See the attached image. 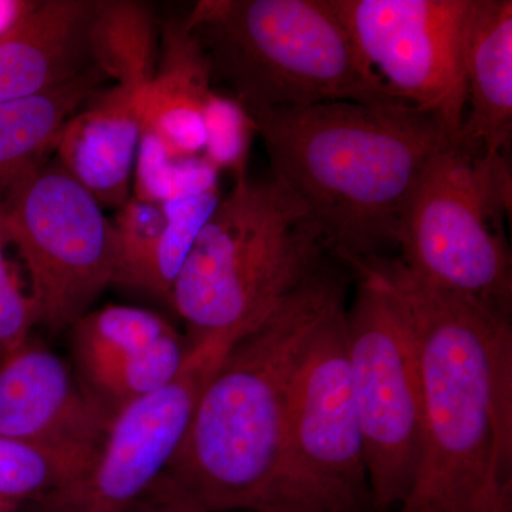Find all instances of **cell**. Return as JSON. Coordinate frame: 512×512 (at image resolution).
Returning <instances> with one entry per match:
<instances>
[{"instance_id": "cell-1", "label": "cell", "mask_w": 512, "mask_h": 512, "mask_svg": "<svg viewBox=\"0 0 512 512\" xmlns=\"http://www.w3.org/2000/svg\"><path fill=\"white\" fill-rule=\"evenodd\" d=\"M409 313L423 384L416 477L396 512H512L511 316L369 259Z\"/></svg>"}, {"instance_id": "cell-2", "label": "cell", "mask_w": 512, "mask_h": 512, "mask_svg": "<svg viewBox=\"0 0 512 512\" xmlns=\"http://www.w3.org/2000/svg\"><path fill=\"white\" fill-rule=\"evenodd\" d=\"M349 275L330 256L229 348L183 443L141 501L181 512H265L293 383L320 325L348 305Z\"/></svg>"}, {"instance_id": "cell-3", "label": "cell", "mask_w": 512, "mask_h": 512, "mask_svg": "<svg viewBox=\"0 0 512 512\" xmlns=\"http://www.w3.org/2000/svg\"><path fill=\"white\" fill-rule=\"evenodd\" d=\"M249 117L264 141L271 180L301 205L345 265L396 245L421 173L454 137L402 101H333Z\"/></svg>"}, {"instance_id": "cell-4", "label": "cell", "mask_w": 512, "mask_h": 512, "mask_svg": "<svg viewBox=\"0 0 512 512\" xmlns=\"http://www.w3.org/2000/svg\"><path fill=\"white\" fill-rule=\"evenodd\" d=\"M185 25L249 116L333 101L394 103L328 0H201Z\"/></svg>"}, {"instance_id": "cell-5", "label": "cell", "mask_w": 512, "mask_h": 512, "mask_svg": "<svg viewBox=\"0 0 512 512\" xmlns=\"http://www.w3.org/2000/svg\"><path fill=\"white\" fill-rule=\"evenodd\" d=\"M333 256L306 212L271 178H235L192 245L170 293L191 342L242 338Z\"/></svg>"}, {"instance_id": "cell-6", "label": "cell", "mask_w": 512, "mask_h": 512, "mask_svg": "<svg viewBox=\"0 0 512 512\" xmlns=\"http://www.w3.org/2000/svg\"><path fill=\"white\" fill-rule=\"evenodd\" d=\"M510 210V158H487L460 137H447L404 208L397 259L421 281L511 316L503 225Z\"/></svg>"}, {"instance_id": "cell-7", "label": "cell", "mask_w": 512, "mask_h": 512, "mask_svg": "<svg viewBox=\"0 0 512 512\" xmlns=\"http://www.w3.org/2000/svg\"><path fill=\"white\" fill-rule=\"evenodd\" d=\"M348 266L356 289L345 313L346 355L373 511L396 512L420 463L419 349L409 313L389 282L367 259Z\"/></svg>"}, {"instance_id": "cell-8", "label": "cell", "mask_w": 512, "mask_h": 512, "mask_svg": "<svg viewBox=\"0 0 512 512\" xmlns=\"http://www.w3.org/2000/svg\"><path fill=\"white\" fill-rule=\"evenodd\" d=\"M320 325L295 383L265 512L373 511L365 443L350 386L345 313Z\"/></svg>"}, {"instance_id": "cell-9", "label": "cell", "mask_w": 512, "mask_h": 512, "mask_svg": "<svg viewBox=\"0 0 512 512\" xmlns=\"http://www.w3.org/2000/svg\"><path fill=\"white\" fill-rule=\"evenodd\" d=\"M28 276L39 325L70 329L114 276L113 225L56 160L43 165L2 211Z\"/></svg>"}, {"instance_id": "cell-10", "label": "cell", "mask_w": 512, "mask_h": 512, "mask_svg": "<svg viewBox=\"0 0 512 512\" xmlns=\"http://www.w3.org/2000/svg\"><path fill=\"white\" fill-rule=\"evenodd\" d=\"M237 340L210 335L192 342L174 380L114 414L83 476L19 512H126L143 500L183 443L205 384Z\"/></svg>"}, {"instance_id": "cell-11", "label": "cell", "mask_w": 512, "mask_h": 512, "mask_svg": "<svg viewBox=\"0 0 512 512\" xmlns=\"http://www.w3.org/2000/svg\"><path fill=\"white\" fill-rule=\"evenodd\" d=\"M394 99L458 136L466 114L461 46L470 0H328Z\"/></svg>"}, {"instance_id": "cell-12", "label": "cell", "mask_w": 512, "mask_h": 512, "mask_svg": "<svg viewBox=\"0 0 512 512\" xmlns=\"http://www.w3.org/2000/svg\"><path fill=\"white\" fill-rule=\"evenodd\" d=\"M113 414L87 392L72 365L30 336L0 359V434L101 446Z\"/></svg>"}, {"instance_id": "cell-13", "label": "cell", "mask_w": 512, "mask_h": 512, "mask_svg": "<svg viewBox=\"0 0 512 512\" xmlns=\"http://www.w3.org/2000/svg\"><path fill=\"white\" fill-rule=\"evenodd\" d=\"M173 330L163 316L136 306L89 311L70 328L73 370L101 406L117 413L160 386L161 339Z\"/></svg>"}, {"instance_id": "cell-14", "label": "cell", "mask_w": 512, "mask_h": 512, "mask_svg": "<svg viewBox=\"0 0 512 512\" xmlns=\"http://www.w3.org/2000/svg\"><path fill=\"white\" fill-rule=\"evenodd\" d=\"M146 89L114 86L94 94L67 120L57 140V163L101 207L119 210L131 197Z\"/></svg>"}, {"instance_id": "cell-15", "label": "cell", "mask_w": 512, "mask_h": 512, "mask_svg": "<svg viewBox=\"0 0 512 512\" xmlns=\"http://www.w3.org/2000/svg\"><path fill=\"white\" fill-rule=\"evenodd\" d=\"M94 0L32 2L0 36V103L26 99L92 69Z\"/></svg>"}, {"instance_id": "cell-16", "label": "cell", "mask_w": 512, "mask_h": 512, "mask_svg": "<svg viewBox=\"0 0 512 512\" xmlns=\"http://www.w3.org/2000/svg\"><path fill=\"white\" fill-rule=\"evenodd\" d=\"M466 114L458 137L487 158H510L512 2L470 0L461 46Z\"/></svg>"}, {"instance_id": "cell-17", "label": "cell", "mask_w": 512, "mask_h": 512, "mask_svg": "<svg viewBox=\"0 0 512 512\" xmlns=\"http://www.w3.org/2000/svg\"><path fill=\"white\" fill-rule=\"evenodd\" d=\"M207 57L185 20H170L161 33L156 74L144 92L143 136L168 156L202 158L208 106L214 90Z\"/></svg>"}, {"instance_id": "cell-18", "label": "cell", "mask_w": 512, "mask_h": 512, "mask_svg": "<svg viewBox=\"0 0 512 512\" xmlns=\"http://www.w3.org/2000/svg\"><path fill=\"white\" fill-rule=\"evenodd\" d=\"M107 80L99 70L36 96L0 103V212L16 190L49 163L64 124Z\"/></svg>"}, {"instance_id": "cell-19", "label": "cell", "mask_w": 512, "mask_h": 512, "mask_svg": "<svg viewBox=\"0 0 512 512\" xmlns=\"http://www.w3.org/2000/svg\"><path fill=\"white\" fill-rule=\"evenodd\" d=\"M158 50L150 6L134 0H94L90 60L107 80L130 90L144 89L156 74Z\"/></svg>"}, {"instance_id": "cell-20", "label": "cell", "mask_w": 512, "mask_h": 512, "mask_svg": "<svg viewBox=\"0 0 512 512\" xmlns=\"http://www.w3.org/2000/svg\"><path fill=\"white\" fill-rule=\"evenodd\" d=\"M100 446H60L0 434V500L23 505L83 476Z\"/></svg>"}, {"instance_id": "cell-21", "label": "cell", "mask_w": 512, "mask_h": 512, "mask_svg": "<svg viewBox=\"0 0 512 512\" xmlns=\"http://www.w3.org/2000/svg\"><path fill=\"white\" fill-rule=\"evenodd\" d=\"M111 225L114 238L113 284L144 292L167 225L164 204L131 195L117 210Z\"/></svg>"}, {"instance_id": "cell-22", "label": "cell", "mask_w": 512, "mask_h": 512, "mask_svg": "<svg viewBox=\"0 0 512 512\" xmlns=\"http://www.w3.org/2000/svg\"><path fill=\"white\" fill-rule=\"evenodd\" d=\"M220 200V192L214 188L164 202L167 225L158 244L144 292L170 302L175 278Z\"/></svg>"}, {"instance_id": "cell-23", "label": "cell", "mask_w": 512, "mask_h": 512, "mask_svg": "<svg viewBox=\"0 0 512 512\" xmlns=\"http://www.w3.org/2000/svg\"><path fill=\"white\" fill-rule=\"evenodd\" d=\"M218 173L204 158H174L154 138L141 137L134 167V197L158 204L218 188Z\"/></svg>"}, {"instance_id": "cell-24", "label": "cell", "mask_w": 512, "mask_h": 512, "mask_svg": "<svg viewBox=\"0 0 512 512\" xmlns=\"http://www.w3.org/2000/svg\"><path fill=\"white\" fill-rule=\"evenodd\" d=\"M13 251L5 218L0 212V359L18 349L39 325L35 301L28 282L23 281Z\"/></svg>"}, {"instance_id": "cell-25", "label": "cell", "mask_w": 512, "mask_h": 512, "mask_svg": "<svg viewBox=\"0 0 512 512\" xmlns=\"http://www.w3.org/2000/svg\"><path fill=\"white\" fill-rule=\"evenodd\" d=\"M255 127L247 111L231 99L214 93L208 106L207 144L202 158L215 170L247 174V157Z\"/></svg>"}, {"instance_id": "cell-26", "label": "cell", "mask_w": 512, "mask_h": 512, "mask_svg": "<svg viewBox=\"0 0 512 512\" xmlns=\"http://www.w3.org/2000/svg\"><path fill=\"white\" fill-rule=\"evenodd\" d=\"M32 0H0V36L29 8Z\"/></svg>"}, {"instance_id": "cell-27", "label": "cell", "mask_w": 512, "mask_h": 512, "mask_svg": "<svg viewBox=\"0 0 512 512\" xmlns=\"http://www.w3.org/2000/svg\"><path fill=\"white\" fill-rule=\"evenodd\" d=\"M126 512H181L170 510V508L158 507V505L144 503V501H138L136 505L128 508Z\"/></svg>"}, {"instance_id": "cell-28", "label": "cell", "mask_w": 512, "mask_h": 512, "mask_svg": "<svg viewBox=\"0 0 512 512\" xmlns=\"http://www.w3.org/2000/svg\"><path fill=\"white\" fill-rule=\"evenodd\" d=\"M20 508L18 505L6 503V501L0 500V512H19Z\"/></svg>"}]
</instances>
